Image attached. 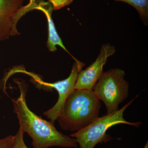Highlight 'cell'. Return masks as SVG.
Wrapping results in <instances>:
<instances>
[{
  "mask_svg": "<svg viewBox=\"0 0 148 148\" xmlns=\"http://www.w3.org/2000/svg\"><path fill=\"white\" fill-rule=\"evenodd\" d=\"M115 52L114 46L108 43L101 46L100 53L95 61L78 75L75 89L92 90L95 84L103 73V68L108 58Z\"/></svg>",
  "mask_w": 148,
  "mask_h": 148,
  "instance_id": "obj_6",
  "label": "cell"
},
{
  "mask_svg": "<svg viewBox=\"0 0 148 148\" xmlns=\"http://www.w3.org/2000/svg\"><path fill=\"white\" fill-rule=\"evenodd\" d=\"M133 98L121 109L110 114L98 117L87 126L71 134L79 145L80 148H94L99 143H106L112 138L106 132L112 126L119 124H126L138 127L142 123L130 122L123 117L125 110L131 105L135 100Z\"/></svg>",
  "mask_w": 148,
  "mask_h": 148,
  "instance_id": "obj_3",
  "label": "cell"
},
{
  "mask_svg": "<svg viewBox=\"0 0 148 148\" xmlns=\"http://www.w3.org/2000/svg\"><path fill=\"white\" fill-rule=\"evenodd\" d=\"M23 0H0V41L20 34L17 29Z\"/></svg>",
  "mask_w": 148,
  "mask_h": 148,
  "instance_id": "obj_7",
  "label": "cell"
},
{
  "mask_svg": "<svg viewBox=\"0 0 148 148\" xmlns=\"http://www.w3.org/2000/svg\"><path fill=\"white\" fill-rule=\"evenodd\" d=\"M30 1L27 6L30 11L37 10L41 3L44 2V0H29Z\"/></svg>",
  "mask_w": 148,
  "mask_h": 148,
  "instance_id": "obj_13",
  "label": "cell"
},
{
  "mask_svg": "<svg viewBox=\"0 0 148 148\" xmlns=\"http://www.w3.org/2000/svg\"><path fill=\"white\" fill-rule=\"evenodd\" d=\"M128 4L135 8L139 14L144 24L147 25L148 21V0H114Z\"/></svg>",
  "mask_w": 148,
  "mask_h": 148,
  "instance_id": "obj_9",
  "label": "cell"
},
{
  "mask_svg": "<svg viewBox=\"0 0 148 148\" xmlns=\"http://www.w3.org/2000/svg\"><path fill=\"white\" fill-rule=\"evenodd\" d=\"M101 101L92 90L75 89L64 104L57 120L61 129L76 132L99 117Z\"/></svg>",
  "mask_w": 148,
  "mask_h": 148,
  "instance_id": "obj_2",
  "label": "cell"
},
{
  "mask_svg": "<svg viewBox=\"0 0 148 148\" xmlns=\"http://www.w3.org/2000/svg\"><path fill=\"white\" fill-rule=\"evenodd\" d=\"M16 83L20 95L16 99H12L14 112L18 119L19 127L32 138L33 148L77 147V143L74 138L58 131L54 123L42 119L30 110L26 102L27 84L21 80L16 79Z\"/></svg>",
  "mask_w": 148,
  "mask_h": 148,
  "instance_id": "obj_1",
  "label": "cell"
},
{
  "mask_svg": "<svg viewBox=\"0 0 148 148\" xmlns=\"http://www.w3.org/2000/svg\"><path fill=\"white\" fill-rule=\"evenodd\" d=\"M74 60L75 62L69 77L66 79L52 83L43 81L39 76L36 74L27 72L25 70L21 71V73L28 74L32 77L31 81L38 88L49 90L50 91L53 88L58 92V98L57 102L52 108L43 113L46 117L53 123H54L61 116L66 100L75 89L79 73L85 65L76 58H74Z\"/></svg>",
  "mask_w": 148,
  "mask_h": 148,
  "instance_id": "obj_5",
  "label": "cell"
},
{
  "mask_svg": "<svg viewBox=\"0 0 148 148\" xmlns=\"http://www.w3.org/2000/svg\"><path fill=\"white\" fill-rule=\"evenodd\" d=\"M24 133L22 129L19 127L14 136V140L11 148H28L24 142Z\"/></svg>",
  "mask_w": 148,
  "mask_h": 148,
  "instance_id": "obj_10",
  "label": "cell"
},
{
  "mask_svg": "<svg viewBox=\"0 0 148 148\" xmlns=\"http://www.w3.org/2000/svg\"><path fill=\"white\" fill-rule=\"evenodd\" d=\"M37 10L42 11L45 14L47 19L48 37L47 45L48 50L51 52L55 51L57 50L56 46H58L71 54L65 47L62 40L56 31L51 16L53 10L50 3L49 2H44L40 5Z\"/></svg>",
  "mask_w": 148,
  "mask_h": 148,
  "instance_id": "obj_8",
  "label": "cell"
},
{
  "mask_svg": "<svg viewBox=\"0 0 148 148\" xmlns=\"http://www.w3.org/2000/svg\"><path fill=\"white\" fill-rule=\"evenodd\" d=\"M144 148H148V143L147 142Z\"/></svg>",
  "mask_w": 148,
  "mask_h": 148,
  "instance_id": "obj_14",
  "label": "cell"
},
{
  "mask_svg": "<svg viewBox=\"0 0 148 148\" xmlns=\"http://www.w3.org/2000/svg\"><path fill=\"white\" fill-rule=\"evenodd\" d=\"M125 73L119 69L103 72L92 90L96 97L105 103L107 113L119 110V104L128 95V84L124 77Z\"/></svg>",
  "mask_w": 148,
  "mask_h": 148,
  "instance_id": "obj_4",
  "label": "cell"
},
{
  "mask_svg": "<svg viewBox=\"0 0 148 148\" xmlns=\"http://www.w3.org/2000/svg\"><path fill=\"white\" fill-rule=\"evenodd\" d=\"M14 136L9 135L5 138H0V148H11L13 144Z\"/></svg>",
  "mask_w": 148,
  "mask_h": 148,
  "instance_id": "obj_12",
  "label": "cell"
},
{
  "mask_svg": "<svg viewBox=\"0 0 148 148\" xmlns=\"http://www.w3.org/2000/svg\"><path fill=\"white\" fill-rule=\"evenodd\" d=\"M73 0H49L53 10H57L70 4Z\"/></svg>",
  "mask_w": 148,
  "mask_h": 148,
  "instance_id": "obj_11",
  "label": "cell"
}]
</instances>
